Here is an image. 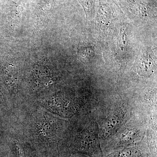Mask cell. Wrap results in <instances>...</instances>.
<instances>
[{
	"label": "cell",
	"mask_w": 157,
	"mask_h": 157,
	"mask_svg": "<svg viewBox=\"0 0 157 157\" xmlns=\"http://www.w3.org/2000/svg\"><path fill=\"white\" fill-rule=\"evenodd\" d=\"M138 136V132L135 130H127L124 132L121 138L120 143L122 144L131 143L135 141Z\"/></svg>",
	"instance_id": "obj_3"
},
{
	"label": "cell",
	"mask_w": 157,
	"mask_h": 157,
	"mask_svg": "<svg viewBox=\"0 0 157 157\" xmlns=\"http://www.w3.org/2000/svg\"><path fill=\"white\" fill-rule=\"evenodd\" d=\"M75 150L90 157H103L100 141L95 130L88 129L75 141Z\"/></svg>",
	"instance_id": "obj_1"
},
{
	"label": "cell",
	"mask_w": 157,
	"mask_h": 157,
	"mask_svg": "<svg viewBox=\"0 0 157 157\" xmlns=\"http://www.w3.org/2000/svg\"><path fill=\"white\" fill-rule=\"evenodd\" d=\"M140 154L135 149L125 148L116 153L114 157H139Z\"/></svg>",
	"instance_id": "obj_4"
},
{
	"label": "cell",
	"mask_w": 157,
	"mask_h": 157,
	"mask_svg": "<svg viewBox=\"0 0 157 157\" xmlns=\"http://www.w3.org/2000/svg\"><path fill=\"white\" fill-rule=\"evenodd\" d=\"M124 118V115L119 113H116L109 117L104 124L102 135L109 137L117 132L123 123Z\"/></svg>",
	"instance_id": "obj_2"
}]
</instances>
